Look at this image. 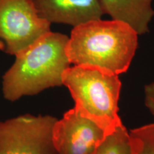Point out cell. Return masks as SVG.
<instances>
[{"instance_id": "cell-11", "label": "cell", "mask_w": 154, "mask_h": 154, "mask_svg": "<svg viewBox=\"0 0 154 154\" xmlns=\"http://www.w3.org/2000/svg\"><path fill=\"white\" fill-rule=\"evenodd\" d=\"M144 103L154 119V82L144 86Z\"/></svg>"}, {"instance_id": "cell-7", "label": "cell", "mask_w": 154, "mask_h": 154, "mask_svg": "<svg viewBox=\"0 0 154 154\" xmlns=\"http://www.w3.org/2000/svg\"><path fill=\"white\" fill-rule=\"evenodd\" d=\"M40 17L49 24L74 27L99 20L104 14L100 0H33Z\"/></svg>"}, {"instance_id": "cell-10", "label": "cell", "mask_w": 154, "mask_h": 154, "mask_svg": "<svg viewBox=\"0 0 154 154\" xmlns=\"http://www.w3.org/2000/svg\"><path fill=\"white\" fill-rule=\"evenodd\" d=\"M132 154H154V123L129 132Z\"/></svg>"}, {"instance_id": "cell-6", "label": "cell", "mask_w": 154, "mask_h": 154, "mask_svg": "<svg viewBox=\"0 0 154 154\" xmlns=\"http://www.w3.org/2000/svg\"><path fill=\"white\" fill-rule=\"evenodd\" d=\"M106 137L93 121L74 107L57 119L54 127V145L57 154H94Z\"/></svg>"}, {"instance_id": "cell-1", "label": "cell", "mask_w": 154, "mask_h": 154, "mask_svg": "<svg viewBox=\"0 0 154 154\" xmlns=\"http://www.w3.org/2000/svg\"><path fill=\"white\" fill-rule=\"evenodd\" d=\"M138 34L116 20H93L73 28L66 54L74 66L119 75L127 72L138 48Z\"/></svg>"}, {"instance_id": "cell-3", "label": "cell", "mask_w": 154, "mask_h": 154, "mask_svg": "<svg viewBox=\"0 0 154 154\" xmlns=\"http://www.w3.org/2000/svg\"><path fill=\"white\" fill-rule=\"evenodd\" d=\"M62 81L77 111L97 125L106 136L123 126L119 115L121 82L118 75L94 67L74 66L65 71Z\"/></svg>"}, {"instance_id": "cell-9", "label": "cell", "mask_w": 154, "mask_h": 154, "mask_svg": "<svg viewBox=\"0 0 154 154\" xmlns=\"http://www.w3.org/2000/svg\"><path fill=\"white\" fill-rule=\"evenodd\" d=\"M94 154H132L129 132L124 125L106 136Z\"/></svg>"}, {"instance_id": "cell-8", "label": "cell", "mask_w": 154, "mask_h": 154, "mask_svg": "<svg viewBox=\"0 0 154 154\" xmlns=\"http://www.w3.org/2000/svg\"><path fill=\"white\" fill-rule=\"evenodd\" d=\"M153 0H100L104 14L113 20L129 25L138 35L149 32V24L154 17Z\"/></svg>"}, {"instance_id": "cell-2", "label": "cell", "mask_w": 154, "mask_h": 154, "mask_svg": "<svg viewBox=\"0 0 154 154\" xmlns=\"http://www.w3.org/2000/svg\"><path fill=\"white\" fill-rule=\"evenodd\" d=\"M69 38L66 34L51 31L17 54L3 76L5 99L14 101L63 85V73L71 64L66 54Z\"/></svg>"}, {"instance_id": "cell-5", "label": "cell", "mask_w": 154, "mask_h": 154, "mask_svg": "<svg viewBox=\"0 0 154 154\" xmlns=\"http://www.w3.org/2000/svg\"><path fill=\"white\" fill-rule=\"evenodd\" d=\"M57 119L19 116L0 123V154H57L53 140Z\"/></svg>"}, {"instance_id": "cell-4", "label": "cell", "mask_w": 154, "mask_h": 154, "mask_svg": "<svg viewBox=\"0 0 154 154\" xmlns=\"http://www.w3.org/2000/svg\"><path fill=\"white\" fill-rule=\"evenodd\" d=\"M33 0H0V49L16 56L51 32Z\"/></svg>"}]
</instances>
